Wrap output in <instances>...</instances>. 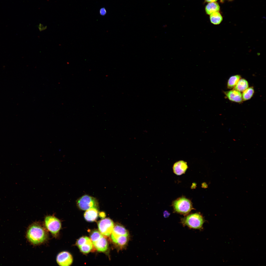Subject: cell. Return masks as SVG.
<instances>
[{
	"label": "cell",
	"instance_id": "277c9868",
	"mask_svg": "<svg viewBox=\"0 0 266 266\" xmlns=\"http://www.w3.org/2000/svg\"><path fill=\"white\" fill-rule=\"evenodd\" d=\"M76 204L79 209L86 210L91 208L98 209L99 203L95 198L88 195L83 196L77 199Z\"/></svg>",
	"mask_w": 266,
	"mask_h": 266
},
{
	"label": "cell",
	"instance_id": "e0dca14e",
	"mask_svg": "<svg viewBox=\"0 0 266 266\" xmlns=\"http://www.w3.org/2000/svg\"><path fill=\"white\" fill-rule=\"evenodd\" d=\"M210 15V21L212 24L214 25H218L222 20V17L219 12H213Z\"/></svg>",
	"mask_w": 266,
	"mask_h": 266
},
{
	"label": "cell",
	"instance_id": "cb8c5ba5",
	"mask_svg": "<svg viewBox=\"0 0 266 266\" xmlns=\"http://www.w3.org/2000/svg\"><path fill=\"white\" fill-rule=\"evenodd\" d=\"M230 0V1H231V0Z\"/></svg>",
	"mask_w": 266,
	"mask_h": 266
},
{
	"label": "cell",
	"instance_id": "7a4b0ae2",
	"mask_svg": "<svg viewBox=\"0 0 266 266\" xmlns=\"http://www.w3.org/2000/svg\"><path fill=\"white\" fill-rule=\"evenodd\" d=\"M205 220L202 216L198 213L189 215L181 219V222L184 226L193 229L201 230Z\"/></svg>",
	"mask_w": 266,
	"mask_h": 266
},
{
	"label": "cell",
	"instance_id": "ba28073f",
	"mask_svg": "<svg viewBox=\"0 0 266 266\" xmlns=\"http://www.w3.org/2000/svg\"><path fill=\"white\" fill-rule=\"evenodd\" d=\"M56 261L58 264L61 266H68L73 262L72 257L71 254L66 251L61 252L57 255Z\"/></svg>",
	"mask_w": 266,
	"mask_h": 266
},
{
	"label": "cell",
	"instance_id": "5bb4252c",
	"mask_svg": "<svg viewBox=\"0 0 266 266\" xmlns=\"http://www.w3.org/2000/svg\"><path fill=\"white\" fill-rule=\"evenodd\" d=\"M129 236L122 235L112 238L113 241L118 246L123 247L127 244L129 240Z\"/></svg>",
	"mask_w": 266,
	"mask_h": 266
},
{
	"label": "cell",
	"instance_id": "9c48e42d",
	"mask_svg": "<svg viewBox=\"0 0 266 266\" xmlns=\"http://www.w3.org/2000/svg\"><path fill=\"white\" fill-rule=\"evenodd\" d=\"M96 249L98 251L104 252L108 248V244L106 239L101 234L91 240Z\"/></svg>",
	"mask_w": 266,
	"mask_h": 266
},
{
	"label": "cell",
	"instance_id": "ffe728a7",
	"mask_svg": "<svg viewBox=\"0 0 266 266\" xmlns=\"http://www.w3.org/2000/svg\"><path fill=\"white\" fill-rule=\"evenodd\" d=\"M100 13L101 15L104 16L106 14V11L104 8H101L100 9Z\"/></svg>",
	"mask_w": 266,
	"mask_h": 266
},
{
	"label": "cell",
	"instance_id": "5b68a950",
	"mask_svg": "<svg viewBox=\"0 0 266 266\" xmlns=\"http://www.w3.org/2000/svg\"><path fill=\"white\" fill-rule=\"evenodd\" d=\"M46 228L54 236H56L61 227L60 220L53 216L48 215L44 219Z\"/></svg>",
	"mask_w": 266,
	"mask_h": 266
},
{
	"label": "cell",
	"instance_id": "52a82bcc",
	"mask_svg": "<svg viewBox=\"0 0 266 266\" xmlns=\"http://www.w3.org/2000/svg\"><path fill=\"white\" fill-rule=\"evenodd\" d=\"M93 243L88 237L83 236L80 238L77 241L76 244L82 252L87 253L89 252L92 249Z\"/></svg>",
	"mask_w": 266,
	"mask_h": 266
},
{
	"label": "cell",
	"instance_id": "44dd1931",
	"mask_svg": "<svg viewBox=\"0 0 266 266\" xmlns=\"http://www.w3.org/2000/svg\"><path fill=\"white\" fill-rule=\"evenodd\" d=\"M169 215V213L167 211H165L164 212V216L165 217H168Z\"/></svg>",
	"mask_w": 266,
	"mask_h": 266
},
{
	"label": "cell",
	"instance_id": "603a6c76",
	"mask_svg": "<svg viewBox=\"0 0 266 266\" xmlns=\"http://www.w3.org/2000/svg\"><path fill=\"white\" fill-rule=\"evenodd\" d=\"M217 0H205L206 2H216Z\"/></svg>",
	"mask_w": 266,
	"mask_h": 266
},
{
	"label": "cell",
	"instance_id": "8992f818",
	"mask_svg": "<svg viewBox=\"0 0 266 266\" xmlns=\"http://www.w3.org/2000/svg\"><path fill=\"white\" fill-rule=\"evenodd\" d=\"M98 226L101 233L108 236L111 234L114 227V224L111 219L106 218L102 219L99 222Z\"/></svg>",
	"mask_w": 266,
	"mask_h": 266
},
{
	"label": "cell",
	"instance_id": "4fadbf2b",
	"mask_svg": "<svg viewBox=\"0 0 266 266\" xmlns=\"http://www.w3.org/2000/svg\"><path fill=\"white\" fill-rule=\"evenodd\" d=\"M98 209L91 208L86 210L84 216L85 219L89 222H93L96 220L98 216Z\"/></svg>",
	"mask_w": 266,
	"mask_h": 266
},
{
	"label": "cell",
	"instance_id": "d6986e66",
	"mask_svg": "<svg viewBox=\"0 0 266 266\" xmlns=\"http://www.w3.org/2000/svg\"><path fill=\"white\" fill-rule=\"evenodd\" d=\"M254 92V90L252 87H248L243 92L242 94L243 101H246L250 99L253 96Z\"/></svg>",
	"mask_w": 266,
	"mask_h": 266
},
{
	"label": "cell",
	"instance_id": "8fae6325",
	"mask_svg": "<svg viewBox=\"0 0 266 266\" xmlns=\"http://www.w3.org/2000/svg\"><path fill=\"white\" fill-rule=\"evenodd\" d=\"M188 168L187 163L183 160L176 162L173 166L174 173L177 175H180L184 173Z\"/></svg>",
	"mask_w": 266,
	"mask_h": 266
},
{
	"label": "cell",
	"instance_id": "ac0fdd59",
	"mask_svg": "<svg viewBox=\"0 0 266 266\" xmlns=\"http://www.w3.org/2000/svg\"><path fill=\"white\" fill-rule=\"evenodd\" d=\"M241 78V77L239 75H236L231 76L228 81L227 88L229 89L233 88Z\"/></svg>",
	"mask_w": 266,
	"mask_h": 266
},
{
	"label": "cell",
	"instance_id": "2e32d148",
	"mask_svg": "<svg viewBox=\"0 0 266 266\" xmlns=\"http://www.w3.org/2000/svg\"><path fill=\"white\" fill-rule=\"evenodd\" d=\"M249 85L248 81L244 78H240L233 89L240 92H243L248 87Z\"/></svg>",
	"mask_w": 266,
	"mask_h": 266
},
{
	"label": "cell",
	"instance_id": "3957f363",
	"mask_svg": "<svg viewBox=\"0 0 266 266\" xmlns=\"http://www.w3.org/2000/svg\"><path fill=\"white\" fill-rule=\"evenodd\" d=\"M172 206L175 212L183 215L188 214L193 209L191 201L184 197L179 198L174 201Z\"/></svg>",
	"mask_w": 266,
	"mask_h": 266
},
{
	"label": "cell",
	"instance_id": "6da1fadb",
	"mask_svg": "<svg viewBox=\"0 0 266 266\" xmlns=\"http://www.w3.org/2000/svg\"><path fill=\"white\" fill-rule=\"evenodd\" d=\"M26 237L32 244L38 245L43 243L47 239L48 234L46 230L41 225L34 223L28 228Z\"/></svg>",
	"mask_w": 266,
	"mask_h": 266
},
{
	"label": "cell",
	"instance_id": "7c38bea8",
	"mask_svg": "<svg viewBox=\"0 0 266 266\" xmlns=\"http://www.w3.org/2000/svg\"><path fill=\"white\" fill-rule=\"evenodd\" d=\"M128 231L123 226L116 225L114 226L111 234V238L122 235L129 236Z\"/></svg>",
	"mask_w": 266,
	"mask_h": 266
},
{
	"label": "cell",
	"instance_id": "30bf717a",
	"mask_svg": "<svg viewBox=\"0 0 266 266\" xmlns=\"http://www.w3.org/2000/svg\"><path fill=\"white\" fill-rule=\"evenodd\" d=\"M224 93L227 98L231 101L238 103H241L243 101L241 92L234 89L225 91Z\"/></svg>",
	"mask_w": 266,
	"mask_h": 266
},
{
	"label": "cell",
	"instance_id": "9a60e30c",
	"mask_svg": "<svg viewBox=\"0 0 266 266\" xmlns=\"http://www.w3.org/2000/svg\"><path fill=\"white\" fill-rule=\"evenodd\" d=\"M220 6L216 2H209L206 6L205 11L206 13L210 15L212 13L216 12H219Z\"/></svg>",
	"mask_w": 266,
	"mask_h": 266
},
{
	"label": "cell",
	"instance_id": "7402d4cb",
	"mask_svg": "<svg viewBox=\"0 0 266 266\" xmlns=\"http://www.w3.org/2000/svg\"><path fill=\"white\" fill-rule=\"evenodd\" d=\"M99 215L101 217H104L105 215V213L103 212H101L99 214Z\"/></svg>",
	"mask_w": 266,
	"mask_h": 266
}]
</instances>
